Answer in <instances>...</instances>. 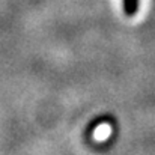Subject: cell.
I'll return each instance as SVG.
<instances>
[{
    "instance_id": "6da1fadb",
    "label": "cell",
    "mask_w": 155,
    "mask_h": 155,
    "mask_svg": "<svg viewBox=\"0 0 155 155\" xmlns=\"http://www.w3.org/2000/svg\"><path fill=\"white\" fill-rule=\"evenodd\" d=\"M124 3V12L128 17H133L139 11V0H122Z\"/></svg>"
}]
</instances>
